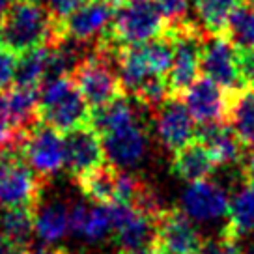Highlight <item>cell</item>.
<instances>
[{
    "mask_svg": "<svg viewBox=\"0 0 254 254\" xmlns=\"http://www.w3.org/2000/svg\"><path fill=\"white\" fill-rule=\"evenodd\" d=\"M155 2L163 11V15L167 17L168 24H180L187 21L185 17L190 0H155Z\"/></svg>",
    "mask_w": 254,
    "mask_h": 254,
    "instance_id": "cell-28",
    "label": "cell"
},
{
    "mask_svg": "<svg viewBox=\"0 0 254 254\" xmlns=\"http://www.w3.org/2000/svg\"><path fill=\"white\" fill-rule=\"evenodd\" d=\"M109 213L112 222V236L120 253L151 249L157 232V217L138 206L111 204Z\"/></svg>",
    "mask_w": 254,
    "mask_h": 254,
    "instance_id": "cell-7",
    "label": "cell"
},
{
    "mask_svg": "<svg viewBox=\"0 0 254 254\" xmlns=\"http://www.w3.org/2000/svg\"><path fill=\"white\" fill-rule=\"evenodd\" d=\"M228 222L222 234L232 239H241L247 234H254V185L247 183L236 192L228 207Z\"/></svg>",
    "mask_w": 254,
    "mask_h": 254,
    "instance_id": "cell-20",
    "label": "cell"
},
{
    "mask_svg": "<svg viewBox=\"0 0 254 254\" xmlns=\"http://www.w3.org/2000/svg\"><path fill=\"white\" fill-rule=\"evenodd\" d=\"M168 21L155 0H118L109 30L95 47L120 51L144 45L167 34Z\"/></svg>",
    "mask_w": 254,
    "mask_h": 254,
    "instance_id": "cell-2",
    "label": "cell"
},
{
    "mask_svg": "<svg viewBox=\"0 0 254 254\" xmlns=\"http://www.w3.org/2000/svg\"><path fill=\"white\" fill-rule=\"evenodd\" d=\"M92 109L88 107L71 75L45 82L40 88V122L62 135L88 126Z\"/></svg>",
    "mask_w": 254,
    "mask_h": 254,
    "instance_id": "cell-3",
    "label": "cell"
},
{
    "mask_svg": "<svg viewBox=\"0 0 254 254\" xmlns=\"http://www.w3.org/2000/svg\"><path fill=\"white\" fill-rule=\"evenodd\" d=\"M36 236L43 243H55L69 230V211L62 202H53L36 211Z\"/></svg>",
    "mask_w": 254,
    "mask_h": 254,
    "instance_id": "cell-24",
    "label": "cell"
},
{
    "mask_svg": "<svg viewBox=\"0 0 254 254\" xmlns=\"http://www.w3.org/2000/svg\"><path fill=\"white\" fill-rule=\"evenodd\" d=\"M71 77L92 111L126 95L114 51L95 47L92 55H86L77 62Z\"/></svg>",
    "mask_w": 254,
    "mask_h": 254,
    "instance_id": "cell-4",
    "label": "cell"
},
{
    "mask_svg": "<svg viewBox=\"0 0 254 254\" xmlns=\"http://www.w3.org/2000/svg\"><path fill=\"white\" fill-rule=\"evenodd\" d=\"M167 34L174 43L172 67L168 73V88L172 97H183L202 71V28L190 21L180 24H168Z\"/></svg>",
    "mask_w": 254,
    "mask_h": 254,
    "instance_id": "cell-5",
    "label": "cell"
},
{
    "mask_svg": "<svg viewBox=\"0 0 254 254\" xmlns=\"http://www.w3.org/2000/svg\"><path fill=\"white\" fill-rule=\"evenodd\" d=\"M202 73L230 95L247 88L239 71L238 47L228 38V34H217L204 40Z\"/></svg>",
    "mask_w": 254,
    "mask_h": 254,
    "instance_id": "cell-9",
    "label": "cell"
},
{
    "mask_svg": "<svg viewBox=\"0 0 254 254\" xmlns=\"http://www.w3.org/2000/svg\"><path fill=\"white\" fill-rule=\"evenodd\" d=\"M200 254H245V253L239 249L236 239L228 238V236H224L221 232L219 238L204 241Z\"/></svg>",
    "mask_w": 254,
    "mask_h": 254,
    "instance_id": "cell-29",
    "label": "cell"
},
{
    "mask_svg": "<svg viewBox=\"0 0 254 254\" xmlns=\"http://www.w3.org/2000/svg\"><path fill=\"white\" fill-rule=\"evenodd\" d=\"M64 142H65V170L75 180L107 163L101 135L92 127V124L65 133Z\"/></svg>",
    "mask_w": 254,
    "mask_h": 254,
    "instance_id": "cell-13",
    "label": "cell"
},
{
    "mask_svg": "<svg viewBox=\"0 0 254 254\" xmlns=\"http://www.w3.org/2000/svg\"><path fill=\"white\" fill-rule=\"evenodd\" d=\"M69 230L86 241H103L112 234L109 207L94 202H82L69 209Z\"/></svg>",
    "mask_w": 254,
    "mask_h": 254,
    "instance_id": "cell-18",
    "label": "cell"
},
{
    "mask_svg": "<svg viewBox=\"0 0 254 254\" xmlns=\"http://www.w3.org/2000/svg\"><path fill=\"white\" fill-rule=\"evenodd\" d=\"M36 254H73L69 251H64V249H49V251H40Z\"/></svg>",
    "mask_w": 254,
    "mask_h": 254,
    "instance_id": "cell-34",
    "label": "cell"
},
{
    "mask_svg": "<svg viewBox=\"0 0 254 254\" xmlns=\"http://www.w3.org/2000/svg\"><path fill=\"white\" fill-rule=\"evenodd\" d=\"M245 0H194L200 28L209 36L226 34L230 19Z\"/></svg>",
    "mask_w": 254,
    "mask_h": 254,
    "instance_id": "cell-22",
    "label": "cell"
},
{
    "mask_svg": "<svg viewBox=\"0 0 254 254\" xmlns=\"http://www.w3.org/2000/svg\"><path fill=\"white\" fill-rule=\"evenodd\" d=\"M4 2H6V4H9V2H13V0H4Z\"/></svg>",
    "mask_w": 254,
    "mask_h": 254,
    "instance_id": "cell-37",
    "label": "cell"
},
{
    "mask_svg": "<svg viewBox=\"0 0 254 254\" xmlns=\"http://www.w3.org/2000/svg\"><path fill=\"white\" fill-rule=\"evenodd\" d=\"M217 163L213 155L209 153L206 144L200 142L198 138L190 140L183 148L174 151L172 157V174L187 183L204 182L215 172Z\"/></svg>",
    "mask_w": 254,
    "mask_h": 254,
    "instance_id": "cell-17",
    "label": "cell"
},
{
    "mask_svg": "<svg viewBox=\"0 0 254 254\" xmlns=\"http://www.w3.org/2000/svg\"><path fill=\"white\" fill-rule=\"evenodd\" d=\"M183 103L187 105L190 116L196 124L215 126L226 124L228 126V111H230V94L217 86L207 77H200L192 86L183 94Z\"/></svg>",
    "mask_w": 254,
    "mask_h": 254,
    "instance_id": "cell-14",
    "label": "cell"
},
{
    "mask_svg": "<svg viewBox=\"0 0 254 254\" xmlns=\"http://www.w3.org/2000/svg\"><path fill=\"white\" fill-rule=\"evenodd\" d=\"M155 114V133L159 140L170 151H178L185 144L194 140L196 136V122L190 116L187 105L182 97H168L159 107Z\"/></svg>",
    "mask_w": 254,
    "mask_h": 254,
    "instance_id": "cell-15",
    "label": "cell"
},
{
    "mask_svg": "<svg viewBox=\"0 0 254 254\" xmlns=\"http://www.w3.org/2000/svg\"><path fill=\"white\" fill-rule=\"evenodd\" d=\"M0 254H28V249L21 247L13 239H9L6 234L0 232Z\"/></svg>",
    "mask_w": 254,
    "mask_h": 254,
    "instance_id": "cell-32",
    "label": "cell"
},
{
    "mask_svg": "<svg viewBox=\"0 0 254 254\" xmlns=\"http://www.w3.org/2000/svg\"><path fill=\"white\" fill-rule=\"evenodd\" d=\"M88 2H90V0H47V6H49V9L62 21V19L69 17L73 11H77V9L82 8Z\"/></svg>",
    "mask_w": 254,
    "mask_h": 254,
    "instance_id": "cell-31",
    "label": "cell"
},
{
    "mask_svg": "<svg viewBox=\"0 0 254 254\" xmlns=\"http://www.w3.org/2000/svg\"><path fill=\"white\" fill-rule=\"evenodd\" d=\"M239 71L247 88H254V49H238Z\"/></svg>",
    "mask_w": 254,
    "mask_h": 254,
    "instance_id": "cell-30",
    "label": "cell"
},
{
    "mask_svg": "<svg viewBox=\"0 0 254 254\" xmlns=\"http://www.w3.org/2000/svg\"><path fill=\"white\" fill-rule=\"evenodd\" d=\"M60 43V19L40 0H13L2 13V45L15 55Z\"/></svg>",
    "mask_w": 254,
    "mask_h": 254,
    "instance_id": "cell-1",
    "label": "cell"
},
{
    "mask_svg": "<svg viewBox=\"0 0 254 254\" xmlns=\"http://www.w3.org/2000/svg\"><path fill=\"white\" fill-rule=\"evenodd\" d=\"M230 200L226 190L211 180L189 183L182 196V209L192 221H217L228 215Z\"/></svg>",
    "mask_w": 254,
    "mask_h": 254,
    "instance_id": "cell-16",
    "label": "cell"
},
{
    "mask_svg": "<svg viewBox=\"0 0 254 254\" xmlns=\"http://www.w3.org/2000/svg\"><path fill=\"white\" fill-rule=\"evenodd\" d=\"M17 67H19V56L0 43V94L8 92L11 84H15Z\"/></svg>",
    "mask_w": 254,
    "mask_h": 254,
    "instance_id": "cell-27",
    "label": "cell"
},
{
    "mask_svg": "<svg viewBox=\"0 0 254 254\" xmlns=\"http://www.w3.org/2000/svg\"><path fill=\"white\" fill-rule=\"evenodd\" d=\"M24 136L26 135H23L17 129L15 122L11 118V112H9L8 101H6V94L2 92L0 94V153L2 155H6V153L19 155Z\"/></svg>",
    "mask_w": 254,
    "mask_h": 254,
    "instance_id": "cell-26",
    "label": "cell"
},
{
    "mask_svg": "<svg viewBox=\"0 0 254 254\" xmlns=\"http://www.w3.org/2000/svg\"><path fill=\"white\" fill-rule=\"evenodd\" d=\"M101 140L107 163L122 170L138 165L148 150V135L138 118L103 133Z\"/></svg>",
    "mask_w": 254,
    "mask_h": 254,
    "instance_id": "cell-12",
    "label": "cell"
},
{
    "mask_svg": "<svg viewBox=\"0 0 254 254\" xmlns=\"http://www.w3.org/2000/svg\"><path fill=\"white\" fill-rule=\"evenodd\" d=\"M204 241L196 226L180 207L163 209L157 215L153 251L157 254H200Z\"/></svg>",
    "mask_w": 254,
    "mask_h": 254,
    "instance_id": "cell-10",
    "label": "cell"
},
{
    "mask_svg": "<svg viewBox=\"0 0 254 254\" xmlns=\"http://www.w3.org/2000/svg\"><path fill=\"white\" fill-rule=\"evenodd\" d=\"M228 126L245 148L254 150V88H243L230 95Z\"/></svg>",
    "mask_w": 254,
    "mask_h": 254,
    "instance_id": "cell-21",
    "label": "cell"
},
{
    "mask_svg": "<svg viewBox=\"0 0 254 254\" xmlns=\"http://www.w3.org/2000/svg\"><path fill=\"white\" fill-rule=\"evenodd\" d=\"M226 34L238 49H254V0H245L230 19Z\"/></svg>",
    "mask_w": 254,
    "mask_h": 254,
    "instance_id": "cell-25",
    "label": "cell"
},
{
    "mask_svg": "<svg viewBox=\"0 0 254 254\" xmlns=\"http://www.w3.org/2000/svg\"><path fill=\"white\" fill-rule=\"evenodd\" d=\"M41 198V178L17 153L0 155V209L32 207Z\"/></svg>",
    "mask_w": 254,
    "mask_h": 254,
    "instance_id": "cell-6",
    "label": "cell"
},
{
    "mask_svg": "<svg viewBox=\"0 0 254 254\" xmlns=\"http://www.w3.org/2000/svg\"><path fill=\"white\" fill-rule=\"evenodd\" d=\"M120 254H157L153 249H142V251H131V253H120Z\"/></svg>",
    "mask_w": 254,
    "mask_h": 254,
    "instance_id": "cell-35",
    "label": "cell"
},
{
    "mask_svg": "<svg viewBox=\"0 0 254 254\" xmlns=\"http://www.w3.org/2000/svg\"><path fill=\"white\" fill-rule=\"evenodd\" d=\"M19 155L28 167L43 178H53L65 168V142L64 135L45 124H38L24 136Z\"/></svg>",
    "mask_w": 254,
    "mask_h": 254,
    "instance_id": "cell-8",
    "label": "cell"
},
{
    "mask_svg": "<svg viewBox=\"0 0 254 254\" xmlns=\"http://www.w3.org/2000/svg\"><path fill=\"white\" fill-rule=\"evenodd\" d=\"M243 172H245L247 183H251V185H254V150H253V153H251V157L247 159V163H245V168H243Z\"/></svg>",
    "mask_w": 254,
    "mask_h": 254,
    "instance_id": "cell-33",
    "label": "cell"
},
{
    "mask_svg": "<svg viewBox=\"0 0 254 254\" xmlns=\"http://www.w3.org/2000/svg\"><path fill=\"white\" fill-rule=\"evenodd\" d=\"M196 138L206 144L209 153L213 155L217 167L224 165H236L241 163L245 155V146L241 144L236 133L226 124H215V126H202L196 133Z\"/></svg>",
    "mask_w": 254,
    "mask_h": 254,
    "instance_id": "cell-19",
    "label": "cell"
},
{
    "mask_svg": "<svg viewBox=\"0 0 254 254\" xmlns=\"http://www.w3.org/2000/svg\"><path fill=\"white\" fill-rule=\"evenodd\" d=\"M34 226H36V209L32 207L0 209V232L24 249H28L32 236L36 234Z\"/></svg>",
    "mask_w": 254,
    "mask_h": 254,
    "instance_id": "cell-23",
    "label": "cell"
},
{
    "mask_svg": "<svg viewBox=\"0 0 254 254\" xmlns=\"http://www.w3.org/2000/svg\"><path fill=\"white\" fill-rule=\"evenodd\" d=\"M116 6L118 0H90L60 21V41L80 45L95 38L101 40L111 26Z\"/></svg>",
    "mask_w": 254,
    "mask_h": 254,
    "instance_id": "cell-11",
    "label": "cell"
},
{
    "mask_svg": "<svg viewBox=\"0 0 254 254\" xmlns=\"http://www.w3.org/2000/svg\"><path fill=\"white\" fill-rule=\"evenodd\" d=\"M243 253H245V254H254V243H253L251 247H249L247 251H243Z\"/></svg>",
    "mask_w": 254,
    "mask_h": 254,
    "instance_id": "cell-36",
    "label": "cell"
}]
</instances>
